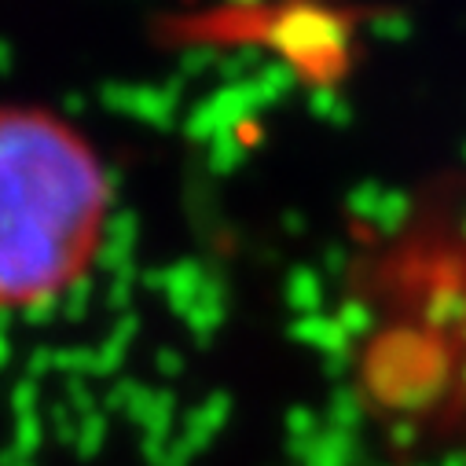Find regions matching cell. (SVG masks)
Listing matches in <instances>:
<instances>
[{
	"label": "cell",
	"instance_id": "1",
	"mask_svg": "<svg viewBox=\"0 0 466 466\" xmlns=\"http://www.w3.org/2000/svg\"><path fill=\"white\" fill-rule=\"evenodd\" d=\"M114 206L99 147L37 103L0 106V312H41L96 265Z\"/></svg>",
	"mask_w": 466,
	"mask_h": 466
}]
</instances>
